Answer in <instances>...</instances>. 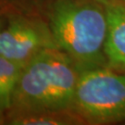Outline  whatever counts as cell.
Instances as JSON below:
<instances>
[{"mask_svg":"<svg viewBox=\"0 0 125 125\" xmlns=\"http://www.w3.org/2000/svg\"><path fill=\"white\" fill-rule=\"evenodd\" d=\"M58 47L47 23L35 19L14 17L0 31V56L26 64L48 48Z\"/></svg>","mask_w":125,"mask_h":125,"instance_id":"277c9868","label":"cell"},{"mask_svg":"<svg viewBox=\"0 0 125 125\" xmlns=\"http://www.w3.org/2000/svg\"><path fill=\"white\" fill-rule=\"evenodd\" d=\"M5 121L8 124L12 125L83 124L82 119L72 110L40 111L16 114L7 117Z\"/></svg>","mask_w":125,"mask_h":125,"instance_id":"8992f818","label":"cell"},{"mask_svg":"<svg viewBox=\"0 0 125 125\" xmlns=\"http://www.w3.org/2000/svg\"><path fill=\"white\" fill-rule=\"evenodd\" d=\"M80 73L74 60L60 48L40 52L23 66L6 118L30 112L72 110Z\"/></svg>","mask_w":125,"mask_h":125,"instance_id":"6da1fadb","label":"cell"},{"mask_svg":"<svg viewBox=\"0 0 125 125\" xmlns=\"http://www.w3.org/2000/svg\"><path fill=\"white\" fill-rule=\"evenodd\" d=\"M45 14L58 48L81 71L107 67V19L102 0H48Z\"/></svg>","mask_w":125,"mask_h":125,"instance_id":"7a4b0ae2","label":"cell"},{"mask_svg":"<svg viewBox=\"0 0 125 125\" xmlns=\"http://www.w3.org/2000/svg\"><path fill=\"white\" fill-rule=\"evenodd\" d=\"M3 28V23H2V20H1V16H0V31L2 30Z\"/></svg>","mask_w":125,"mask_h":125,"instance_id":"ba28073f","label":"cell"},{"mask_svg":"<svg viewBox=\"0 0 125 125\" xmlns=\"http://www.w3.org/2000/svg\"><path fill=\"white\" fill-rule=\"evenodd\" d=\"M107 19L105 56L107 68L125 72V1L102 0Z\"/></svg>","mask_w":125,"mask_h":125,"instance_id":"5b68a950","label":"cell"},{"mask_svg":"<svg viewBox=\"0 0 125 125\" xmlns=\"http://www.w3.org/2000/svg\"><path fill=\"white\" fill-rule=\"evenodd\" d=\"M24 65L0 56V123H4L11 107L16 85Z\"/></svg>","mask_w":125,"mask_h":125,"instance_id":"52a82bcc","label":"cell"},{"mask_svg":"<svg viewBox=\"0 0 125 125\" xmlns=\"http://www.w3.org/2000/svg\"><path fill=\"white\" fill-rule=\"evenodd\" d=\"M124 1H125V0H124Z\"/></svg>","mask_w":125,"mask_h":125,"instance_id":"9c48e42d","label":"cell"},{"mask_svg":"<svg viewBox=\"0 0 125 125\" xmlns=\"http://www.w3.org/2000/svg\"><path fill=\"white\" fill-rule=\"evenodd\" d=\"M72 109L83 123L125 121V72L107 67L81 71Z\"/></svg>","mask_w":125,"mask_h":125,"instance_id":"3957f363","label":"cell"}]
</instances>
